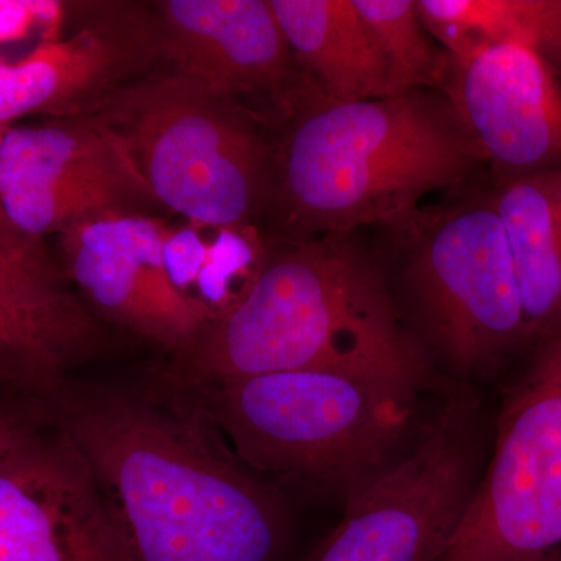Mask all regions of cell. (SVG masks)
<instances>
[{"instance_id": "1", "label": "cell", "mask_w": 561, "mask_h": 561, "mask_svg": "<svg viewBox=\"0 0 561 561\" xmlns=\"http://www.w3.org/2000/svg\"><path fill=\"white\" fill-rule=\"evenodd\" d=\"M54 419L101 494L121 561H279V497L217 443L197 409L61 386Z\"/></svg>"}, {"instance_id": "2", "label": "cell", "mask_w": 561, "mask_h": 561, "mask_svg": "<svg viewBox=\"0 0 561 561\" xmlns=\"http://www.w3.org/2000/svg\"><path fill=\"white\" fill-rule=\"evenodd\" d=\"M486 175L481 151L440 90L332 101L308 83L273 128L271 238L367 230Z\"/></svg>"}, {"instance_id": "3", "label": "cell", "mask_w": 561, "mask_h": 561, "mask_svg": "<svg viewBox=\"0 0 561 561\" xmlns=\"http://www.w3.org/2000/svg\"><path fill=\"white\" fill-rule=\"evenodd\" d=\"M423 382L426 356L402 330L368 230L271 238L242 300L176 357L181 387L309 367Z\"/></svg>"}, {"instance_id": "4", "label": "cell", "mask_w": 561, "mask_h": 561, "mask_svg": "<svg viewBox=\"0 0 561 561\" xmlns=\"http://www.w3.org/2000/svg\"><path fill=\"white\" fill-rule=\"evenodd\" d=\"M421 382L309 367L184 387L254 474L351 496L400 456Z\"/></svg>"}, {"instance_id": "5", "label": "cell", "mask_w": 561, "mask_h": 561, "mask_svg": "<svg viewBox=\"0 0 561 561\" xmlns=\"http://www.w3.org/2000/svg\"><path fill=\"white\" fill-rule=\"evenodd\" d=\"M367 230L387 290L401 291L402 330L408 321L419 330L416 345L423 337L454 367L478 371L529 343L489 176Z\"/></svg>"}, {"instance_id": "6", "label": "cell", "mask_w": 561, "mask_h": 561, "mask_svg": "<svg viewBox=\"0 0 561 561\" xmlns=\"http://www.w3.org/2000/svg\"><path fill=\"white\" fill-rule=\"evenodd\" d=\"M160 208L203 228H250L271 192L273 127L249 106L158 69L91 114Z\"/></svg>"}, {"instance_id": "7", "label": "cell", "mask_w": 561, "mask_h": 561, "mask_svg": "<svg viewBox=\"0 0 561 561\" xmlns=\"http://www.w3.org/2000/svg\"><path fill=\"white\" fill-rule=\"evenodd\" d=\"M434 561H561V328L505 405L489 468Z\"/></svg>"}, {"instance_id": "8", "label": "cell", "mask_w": 561, "mask_h": 561, "mask_svg": "<svg viewBox=\"0 0 561 561\" xmlns=\"http://www.w3.org/2000/svg\"><path fill=\"white\" fill-rule=\"evenodd\" d=\"M474 408L454 398L419 446L348 497L308 561H434L476 486Z\"/></svg>"}, {"instance_id": "9", "label": "cell", "mask_w": 561, "mask_h": 561, "mask_svg": "<svg viewBox=\"0 0 561 561\" xmlns=\"http://www.w3.org/2000/svg\"><path fill=\"white\" fill-rule=\"evenodd\" d=\"M0 208L39 239L106 214L160 208L117 139L92 117L9 128L0 146Z\"/></svg>"}, {"instance_id": "10", "label": "cell", "mask_w": 561, "mask_h": 561, "mask_svg": "<svg viewBox=\"0 0 561 561\" xmlns=\"http://www.w3.org/2000/svg\"><path fill=\"white\" fill-rule=\"evenodd\" d=\"M160 69L249 106L275 128L308 87L271 0L149 3Z\"/></svg>"}, {"instance_id": "11", "label": "cell", "mask_w": 561, "mask_h": 561, "mask_svg": "<svg viewBox=\"0 0 561 561\" xmlns=\"http://www.w3.org/2000/svg\"><path fill=\"white\" fill-rule=\"evenodd\" d=\"M169 232L149 214H106L60 236L66 276L90 305L180 357L208 319L173 286L164 256Z\"/></svg>"}, {"instance_id": "12", "label": "cell", "mask_w": 561, "mask_h": 561, "mask_svg": "<svg viewBox=\"0 0 561 561\" xmlns=\"http://www.w3.org/2000/svg\"><path fill=\"white\" fill-rule=\"evenodd\" d=\"M442 91L493 180L561 171V76L513 44L449 57Z\"/></svg>"}, {"instance_id": "13", "label": "cell", "mask_w": 561, "mask_h": 561, "mask_svg": "<svg viewBox=\"0 0 561 561\" xmlns=\"http://www.w3.org/2000/svg\"><path fill=\"white\" fill-rule=\"evenodd\" d=\"M84 25L0 65V124L27 114L88 117L110 95L160 69L149 5L88 3Z\"/></svg>"}, {"instance_id": "14", "label": "cell", "mask_w": 561, "mask_h": 561, "mask_svg": "<svg viewBox=\"0 0 561 561\" xmlns=\"http://www.w3.org/2000/svg\"><path fill=\"white\" fill-rule=\"evenodd\" d=\"M0 561H121L101 494L55 420L0 467Z\"/></svg>"}, {"instance_id": "15", "label": "cell", "mask_w": 561, "mask_h": 561, "mask_svg": "<svg viewBox=\"0 0 561 561\" xmlns=\"http://www.w3.org/2000/svg\"><path fill=\"white\" fill-rule=\"evenodd\" d=\"M38 241L0 225V356L61 386L105 335Z\"/></svg>"}, {"instance_id": "16", "label": "cell", "mask_w": 561, "mask_h": 561, "mask_svg": "<svg viewBox=\"0 0 561 561\" xmlns=\"http://www.w3.org/2000/svg\"><path fill=\"white\" fill-rule=\"evenodd\" d=\"M306 80L341 102L390 98L389 69L353 0H271Z\"/></svg>"}, {"instance_id": "17", "label": "cell", "mask_w": 561, "mask_h": 561, "mask_svg": "<svg viewBox=\"0 0 561 561\" xmlns=\"http://www.w3.org/2000/svg\"><path fill=\"white\" fill-rule=\"evenodd\" d=\"M489 183L518 280L527 342L546 341L561 328V171L489 176Z\"/></svg>"}, {"instance_id": "18", "label": "cell", "mask_w": 561, "mask_h": 561, "mask_svg": "<svg viewBox=\"0 0 561 561\" xmlns=\"http://www.w3.org/2000/svg\"><path fill=\"white\" fill-rule=\"evenodd\" d=\"M416 7L449 57L513 44L561 76V0H416Z\"/></svg>"}, {"instance_id": "19", "label": "cell", "mask_w": 561, "mask_h": 561, "mask_svg": "<svg viewBox=\"0 0 561 561\" xmlns=\"http://www.w3.org/2000/svg\"><path fill=\"white\" fill-rule=\"evenodd\" d=\"M386 60L394 94L440 90L449 54L421 20L416 0H353Z\"/></svg>"}, {"instance_id": "20", "label": "cell", "mask_w": 561, "mask_h": 561, "mask_svg": "<svg viewBox=\"0 0 561 561\" xmlns=\"http://www.w3.org/2000/svg\"><path fill=\"white\" fill-rule=\"evenodd\" d=\"M55 389L0 356V467L54 426Z\"/></svg>"}, {"instance_id": "21", "label": "cell", "mask_w": 561, "mask_h": 561, "mask_svg": "<svg viewBox=\"0 0 561 561\" xmlns=\"http://www.w3.org/2000/svg\"><path fill=\"white\" fill-rule=\"evenodd\" d=\"M36 24L35 0H0V43L24 38Z\"/></svg>"}, {"instance_id": "22", "label": "cell", "mask_w": 561, "mask_h": 561, "mask_svg": "<svg viewBox=\"0 0 561 561\" xmlns=\"http://www.w3.org/2000/svg\"><path fill=\"white\" fill-rule=\"evenodd\" d=\"M9 125L7 124H0V146H2V140L5 138L7 131H9ZM2 224H10L9 220H7L5 214H3L2 208H0V225Z\"/></svg>"}]
</instances>
